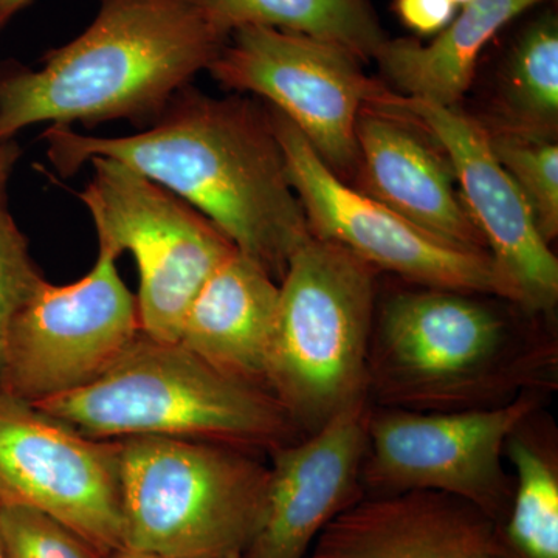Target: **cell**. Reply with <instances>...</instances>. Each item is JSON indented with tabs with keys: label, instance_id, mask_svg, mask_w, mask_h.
Here are the masks:
<instances>
[{
	"label": "cell",
	"instance_id": "5b68a950",
	"mask_svg": "<svg viewBox=\"0 0 558 558\" xmlns=\"http://www.w3.org/2000/svg\"><path fill=\"white\" fill-rule=\"evenodd\" d=\"M376 269L312 236L279 281L266 388L307 433L368 402Z\"/></svg>",
	"mask_w": 558,
	"mask_h": 558
},
{
	"label": "cell",
	"instance_id": "7a4b0ae2",
	"mask_svg": "<svg viewBox=\"0 0 558 558\" xmlns=\"http://www.w3.org/2000/svg\"><path fill=\"white\" fill-rule=\"evenodd\" d=\"M227 39L196 0H100L89 28L43 68L0 80V145L33 124L161 116Z\"/></svg>",
	"mask_w": 558,
	"mask_h": 558
},
{
	"label": "cell",
	"instance_id": "44dd1931",
	"mask_svg": "<svg viewBox=\"0 0 558 558\" xmlns=\"http://www.w3.org/2000/svg\"><path fill=\"white\" fill-rule=\"evenodd\" d=\"M523 428L506 444L517 478L502 539L513 558H558L557 461Z\"/></svg>",
	"mask_w": 558,
	"mask_h": 558
},
{
	"label": "cell",
	"instance_id": "ffe728a7",
	"mask_svg": "<svg viewBox=\"0 0 558 558\" xmlns=\"http://www.w3.org/2000/svg\"><path fill=\"white\" fill-rule=\"evenodd\" d=\"M498 130L556 137L558 21L545 11L517 36L506 62Z\"/></svg>",
	"mask_w": 558,
	"mask_h": 558
},
{
	"label": "cell",
	"instance_id": "603a6c76",
	"mask_svg": "<svg viewBox=\"0 0 558 558\" xmlns=\"http://www.w3.org/2000/svg\"><path fill=\"white\" fill-rule=\"evenodd\" d=\"M7 558H108L60 520L27 506L0 505Z\"/></svg>",
	"mask_w": 558,
	"mask_h": 558
},
{
	"label": "cell",
	"instance_id": "277c9868",
	"mask_svg": "<svg viewBox=\"0 0 558 558\" xmlns=\"http://www.w3.org/2000/svg\"><path fill=\"white\" fill-rule=\"evenodd\" d=\"M32 405L100 440L163 436L275 449L299 432L267 389L220 373L182 344L143 333L87 387Z\"/></svg>",
	"mask_w": 558,
	"mask_h": 558
},
{
	"label": "cell",
	"instance_id": "cb8c5ba5",
	"mask_svg": "<svg viewBox=\"0 0 558 558\" xmlns=\"http://www.w3.org/2000/svg\"><path fill=\"white\" fill-rule=\"evenodd\" d=\"M43 281V274L32 258L27 238L3 207L0 197V374L11 322Z\"/></svg>",
	"mask_w": 558,
	"mask_h": 558
},
{
	"label": "cell",
	"instance_id": "2e32d148",
	"mask_svg": "<svg viewBox=\"0 0 558 558\" xmlns=\"http://www.w3.org/2000/svg\"><path fill=\"white\" fill-rule=\"evenodd\" d=\"M360 191L457 247L488 253L447 157L396 109L365 108L357 121Z\"/></svg>",
	"mask_w": 558,
	"mask_h": 558
},
{
	"label": "cell",
	"instance_id": "8992f818",
	"mask_svg": "<svg viewBox=\"0 0 558 558\" xmlns=\"http://www.w3.org/2000/svg\"><path fill=\"white\" fill-rule=\"evenodd\" d=\"M116 440L123 548L167 558L241 556L269 468L231 444L163 436Z\"/></svg>",
	"mask_w": 558,
	"mask_h": 558
},
{
	"label": "cell",
	"instance_id": "83f0119b",
	"mask_svg": "<svg viewBox=\"0 0 558 558\" xmlns=\"http://www.w3.org/2000/svg\"><path fill=\"white\" fill-rule=\"evenodd\" d=\"M108 558H167L157 556V554L145 553V550H137L131 548H121L116 553L110 554Z\"/></svg>",
	"mask_w": 558,
	"mask_h": 558
},
{
	"label": "cell",
	"instance_id": "ac0fdd59",
	"mask_svg": "<svg viewBox=\"0 0 558 558\" xmlns=\"http://www.w3.org/2000/svg\"><path fill=\"white\" fill-rule=\"evenodd\" d=\"M543 2L472 0L427 46L414 39H385L374 58L407 98L454 108L472 84L487 44L509 22Z\"/></svg>",
	"mask_w": 558,
	"mask_h": 558
},
{
	"label": "cell",
	"instance_id": "d4e9b609",
	"mask_svg": "<svg viewBox=\"0 0 558 558\" xmlns=\"http://www.w3.org/2000/svg\"><path fill=\"white\" fill-rule=\"evenodd\" d=\"M395 11L409 31L421 36H436L458 13L451 0H395Z\"/></svg>",
	"mask_w": 558,
	"mask_h": 558
},
{
	"label": "cell",
	"instance_id": "3957f363",
	"mask_svg": "<svg viewBox=\"0 0 558 558\" xmlns=\"http://www.w3.org/2000/svg\"><path fill=\"white\" fill-rule=\"evenodd\" d=\"M554 347L520 339L473 293L392 296L371 332L368 398L387 409H488L553 385Z\"/></svg>",
	"mask_w": 558,
	"mask_h": 558
},
{
	"label": "cell",
	"instance_id": "4316f807",
	"mask_svg": "<svg viewBox=\"0 0 558 558\" xmlns=\"http://www.w3.org/2000/svg\"><path fill=\"white\" fill-rule=\"evenodd\" d=\"M33 0H0V31Z\"/></svg>",
	"mask_w": 558,
	"mask_h": 558
},
{
	"label": "cell",
	"instance_id": "7c38bea8",
	"mask_svg": "<svg viewBox=\"0 0 558 558\" xmlns=\"http://www.w3.org/2000/svg\"><path fill=\"white\" fill-rule=\"evenodd\" d=\"M0 505L38 509L109 557L123 548L119 442L0 391Z\"/></svg>",
	"mask_w": 558,
	"mask_h": 558
},
{
	"label": "cell",
	"instance_id": "9a60e30c",
	"mask_svg": "<svg viewBox=\"0 0 558 558\" xmlns=\"http://www.w3.org/2000/svg\"><path fill=\"white\" fill-rule=\"evenodd\" d=\"M307 558H513L497 521L436 492L357 499L322 532Z\"/></svg>",
	"mask_w": 558,
	"mask_h": 558
},
{
	"label": "cell",
	"instance_id": "4dcf8cb0",
	"mask_svg": "<svg viewBox=\"0 0 558 558\" xmlns=\"http://www.w3.org/2000/svg\"><path fill=\"white\" fill-rule=\"evenodd\" d=\"M241 556H233V557H230V558H240Z\"/></svg>",
	"mask_w": 558,
	"mask_h": 558
},
{
	"label": "cell",
	"instance_id": "e0dca14e",
	"mask_svg": "<svg viewBox=\"0 0 558 558\" xmlns=\"http://www.w3.org/2000/svg\"><path fill=\"white\" fill-rule=\"evenodd\" d=\"M278 303L277 279L234 250L191 304L179 344L220 373L267 389Z\"/></svg>",
	"mask_w": 558,
	"mask_h": 558
},
{
	"label": "cell",
	"instance_id": "52a82bcc",
	"mask_svg": "<svg viewBox=\"0 0 558 558\" xmlns=\"http://www.w3.org/2000/svg\"><path fill=\"white\" fill-rule=\"evenodd\" d=\"M90 163L94 179L80 199L98 238L137 260L142 333L179 343L197 293L236 247L199 211L126 165L106 157Z\"/></svg>",
	"mask_w": 558,
	"mask_h": 558
},
{
	"label": "cell",
	"instance_id": "f546056e",
	"mask_svg": "<svg viewBox=\"0 0 558 558\" xmlns=\"http://www.w3.org/2000/svg\"><path fill=\"white\" fill-rule=\"evenodd\" d=\"M457 7H464L465 3L472 2V0H451Z\"/></svg>",
	"mask_w": 558,
	"mask_h": 558
},
{
	"label": "cell",
	"instance_id": "484cf974",
	"mask_svg": "<svg viewBox=\"0 0 558 558\" xmlns=\"http://www.w3.org/2000/svg\"><path fill=\"white\" fill-rule=\"evenodd\" d=\"M17 159L16 146L10 142L0 145V197H2L3 186L9 179L11 170H13L14 161Z\"/></svg>",
	"mask_w": 558,
	"mask_h": 558
},
{
	"label": "cell",
	"instance_id": "7402d4cb",
	"mask_svg": "<svg viewBox=\"0 0 558 558\" xmlns=\"http://www.w3.org/2000/svg\"><path fill=\"white\" fill-rule=\"evenodd\" d=\"M492 150L519 186L543 240L558 234V146L553 137L487 130Z\"/></svg>",
	"mask_w": 558,
	"mask_h": 558
},
{
	"label": "cell",
	"instance_id": "30bf717a",
	"mask_svg": "<svg viewBox=\"0 0 558 558\" xmlns=\"http://www.w3.org/2000/svg\"><path fill=\"white\" fill-rule=\"evenodd\" d=\"M538 409L539 392H523L488 409L369 410L362 484L377 495H450L497 521L512 498L506 444Z\"/></svg>",
	"mask_w": 558,
	"mask_h": 558
},
{
	"label": "cell",
	"instance_id": "6da1fadb",
	"mask_svg": "<svg viewBox=\"0 0 558 558\" xmlns=\"http://www.w3.org/2000/svg\"><path fill=\"white\" fill-rule=\"evenodd\" d=\"M44 140L62 175L106 157L153 180L278 282L293 253L312 238L269 113L252 102L185 95L138 134L92 137L51 124Z\"/></svg>",
	"mask_w": 558,
	"mask_h": 558
},
{
	"label": "cell",
	"instance_id": "5bb4252c",
	"mask_svg": "<svg viewBox=\"0 0 558 558\" xmlns=\"http://www.w3.org/2000/svg\"><path fill=\"white\" fill-rule=\"evenodd\" d=\"M368 403L341 411L300 442L271 449L258 519L240 558H307L330 521L360 499Z\"/></svg>",
	"mask_w": 558,
	"mask_h": 558
},
{
	"label": "cell",
	"instance_id": "d6986e66",
	"mask_svg": "<svg viewBox=\"0 0 558 558\" xmlns=\"http://www.w3.org/2000/svg\"><path fill=\"white\" fill-rule=\"evenodd\" d=\"M223 35L267 27L339 44L359 60L374 58L387 36L368 0H196Z\"/></svg>",
	"mask_w": 558,
	"mask_h": 558
},
{
	"label": "cell",
	"instance_id": "8fae6325",
	"mask_svg": "<svg viewBox=\"0 0 558 558\" xmlns=\"http://www.w3.org/2000/svg\"><path fill=\"white\" fill-rule=\"evenodd\" d=\"M269 119L312 236L347 248L373 269L391 271L424 288L498 296L513 303L512 290L488 253L439 240L352 189L319 159L282 113L274 109Z\"/></svg>",
	"mask_w": 558,
	"mask_h": 558
},
{
	"label": "cell",
	"instance_id": "4fadbf2b",
	"mask_svg": "<svg viewBox=\"0 0 558 558\" xmlns=\"http://www.w3.org/2000/svg\"><path fill=\"white\" fill-rule=\"evenodd\" d=\"M391 108L417 123L446 153L470 218L512 290L513 303L531 315L553 311L558 260L519 186L492 150L487 128L449 106L400 95Z\"/></svg>",
	"mask_w": 558,
	"mask_h": 558
},
{
	"label": "cell",
	"instance_id": "9c48e42d",
	"mask_svg": "<svg viewBox=\"0 0 558 558\" xmlns=\"http://www.w3.org/2000/svg\"><path fill=\"white\" fill-rule=\"evenodd\" d=\"M94 269L80 281L44 279L11 322L0 391L28 403L68 395L108 373L142 336L137 299L100 240Z\"/></svg>",
	"mask_w": 558,
	"mask_h": 558
},
{
	"label": "cell",
	"instance_id": "f1b7e54d",
	"mask_svg": "<svg viewBox=\"0 0 558 558\" xmlns=\"http://www.w3.org/2000/svg\"><path fill=\"white\" fill-rule=\"evenodd\" d=\"M0 558H7L5 546H3L2 527H0Z\"/></svg>",
	"mask_w": 558,
	"mask_h": 558
},
{
	"label": "cell",
	"instance_id": "ba28073f",
	"mask_svg": "<svg viewBox=\"0 0 558 558\" xmlns=\"http://www.w3.org/2000/svg\"><path fill=\"white\" fill-rule=\"evenodd\" d=\"M208 70L227 89L270 101L340 179L359 171L360 113L392 95L339 44L267 27L231 32Z\"/></svg>",
	"mask_w": 558,
	"mask_h": 558
}]
</instances>
